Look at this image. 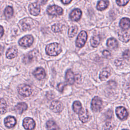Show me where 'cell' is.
<instances>
[{
	"label": "cell",
	"instance_id": "60d3db41",
	"mask_svg": "<svg viewBox=\"0 0 130 130\" xmlns=\"http://www.w3.org/2000/svg\"><path fill=\"white\" fill-rule=\"evenodd\" d=\"M0 13H1V10H0Z\"/></svg>",
	"mask_w": 130,
	"mask_h": 130
},
{
	"label": "cell",
	"instance_id": "4dcf8cb0",
	"mask_svg": "<svg viewBox=\"0 0 130 130\" xmlns=\"http://www.w3.org/2000/svg\"><path fill=\"white\" fill-rule=\"evenodd\" d=\"M110 75V74L109 72L107 71H103L100 74V79L102 81H104L109 77Z\"/></svg>",
	"mask_w": 130,
	"mask_h": 130
},
{
	"label": "cell",
	"instance_id": "d6986e66",
	"mask_svg": "<svg viewBox=\"0 0 130 130\" xmlns=\"http://www.w3.org/2000/svg\"><path fill=\"white\" fill-rule=\"evenodd\" d=\"M17 54V49L15 47H11L7 50L6 55L8 58L12 59L16 57Z\"/></svg>",
	"mask_w": 130,
	"mask_h": 130
},
{
	"label": "cell",
	"instance_id": "603a6c76",
	"mask_svg": "<svg viewBox=\"0 0 130 130\" xmlns=\"http://www.w3.org/2000/svg\"><path fill=\"white\" fill-rule=\"evenodd\" d=\"M100 43V37L96 35L93 36L90 39V44L93 47H96Z\"/></svg>",
	"mask_w": 130,
	"mask_h": 130
},
{
	"label": "cell",
	"instance_id": "d4e9b609",
	"mask_svg": "<svg viewBox=\"0 0 130 130\" xmlns=\"http://www.w3.org/2000/svg\"><path fill=\"white\" fill-rule=\"evenodd\" d=\"M7 111V104L5 100L0 98V114H5Z\"/></svg>",
	"mask_w": 130,
	"mask_h": 130
},
{
	"label": "cell",
	"instance_id": "44dd1931",
	"mask_svg": "<svg viewBox=\"0 0 130 130\" xmlns=\"http://www.w3.org/2000/svg\"><path fill=\"white\" fill-rule=\"evenodd\" d=\"M107 45L111 49H116L118 47V42L115 38H111L108 40Z\"/></svg>",
	"mask_w": 130,
	"mask_h": 130
},
{
	"label": "cell",
	"instance_id": "8992f818",
	"mask_svg": "<svg viewBox=\"0 0 130 130\" xmlns=\"http://www.w3.org/2000/svg\"><path fill=\"white\" fill-rule=\"evenodd\" d=\"M34 42V38L31 35H27L23 38H21L18 43L22 47H28L31 46Z\"/></svg>",
	"mask_w": 130,
	"mask_h": 130
},
{
	"label": "cell",
	"instance_id": "836d02e7",
	"mask_svg": "<svg viewBox=\"0 0 130 130\" xmlns=\"http://www.w3.org/2000/svg\"><path fill=\"white\" fill-rule=\"evenodd\" d=\"M66 84L64 83H60L57 85V89L60 92H62Z\"/></svg>",
	"mask_w": 130,
	"mask_h": 130
},
{
	"label": "cell",
	"instance_id": "3957f363",
	"mask_svg": "<svg viewBox=\"0 0 130 130\" xmlns=\"http://www.w3.org/2000/svg\"><path fill=\"white\" fill-rule=\"evenodd\" d=\"M18 93L24 97H27L30 95L32 90L31 87L26 84H21L18 87Z\"/></svg>",
	"mask_w": 130,
	"mask_h": 130
},
{
	"label": "cell",
	"instance_id": "8d00e7d4",
	"mask_svg": "<svg viewBox=\"0 0 130 130\" xmlns=\"http://www.w3.org/2000/svg\"><path fill=\"white\" fill-rule=\"evenodd\" d=\"M36 1H37V3L38 4L44 5L46 3V2H47L48 0H36Z\"/></svg>",
	"mask_w": 130,
	"mask_h": 130
},
{
	"label": "cell",
	"instance_id": "5bb4252c",
	"mask_svg": "<svg viewBox=\"0 0 130 130\" xmlns=\"http://www.w3.org/2000/svg\"><path fill=\"white\" fill-rule=\"evenodd\" d=\"M82 15V12L79 9H74L72 11L70 15V18L72 21H78Z\"/></svg>",
	"mask_w": 130,
	"mask_h": 130
},
{
	"label": "cell",
	"instance_id": "74e56055",
	"mask_svg": "<svg viewBox=\"0 0 130 130\" xmlns=\"http://www.w3.org/2000/svg\"><path fill=\"white\" fill-rule=\"evenodd\" d=\"M61 1V2L65 4V5H67V4H69L71 3V2L72 1V0H60Z\"/></svg>",
	"mask_w": 130,
	"mask_h": 130
},
{
	"label": "cell",
	"instance_id": "83f0119b",
	"mask_svg": "<svg viewBox=\"0 0 130 130\" xmlns=\"http://www.w3.org/2000/svg\"><path fill=\"white\" fill-rule=\"evenodd\" d=\"M63 25L60 23H56L53 25L51 27V29L53 31L55 32H58L61 31L63 29Z\"/></svg>",
	"mask_w": 130,
	"mask_h": 130
},
{
	"label": "cell",
	"instance_id": "d590c367",
	"mask_svg": "<svg viewBox=\"0 0 130 130\" xmlns=\"http://www.w3.org/2000/svg\"><path fill=\"white\" fill-rule=\"evenodd\" d=\"M103 54L104 56L105 57H108L109 56L111 55V53L108 51V50H104L103 52Z\"/></svg>",
	"mask_w": 130,
	"mask_h": 130
},
{
	"label": "cell",
	"instance_id": "277c9868",
	"mask_svg": "<svg viewBox=\"0 0 130 130\" xmlns=\"http://www.w3.org/2000/svg\"><path fill=\"white\" fill-rule=\"evenodd\" d=\"M87 39V35L85 31H81L78 35L76 41V45L79 48L82 47L85 44Z\"/></svg>",
	"mask_w": 130,
	"mask_h": 130
},
{
	"label": "cell",
	"instance_id": "5b68a950",
	"mask_svg": "<svg viewBox=\"0 0 130 130\" xmlns=\"http://www.w3.org/2000/svg\"><path fill=\"white\" fill-rule=\"evenodd\" d=\"M47 12L49 15L53 16H58L62 14L63 10L61 8L58 6L53 5L48 7Z\"/></svg>",
	"mask_w": 130,
	"mask_h": 130
},
{
	"label": "cell",
	"instance_id": "484cf974",
	"mask_svg": "<svg viewBox=\"0 0 130 130\" xmlns=\"http://www.w3.org/2000/svg\"><path fill=\"white\" fill-rule=\"evenodd\" d=\"M82 105L79 101H75L73 105V109L74 111L76 113H79L82 109Z\"/></svg>",
	"mask_w": 130,
	"mask_h": 130
},
{
	"label": "cell",
	"instance_id": "f546056e",
	"mask_svg": "<svg viewBox=\"0 0 130 130\" xmlns=\"http://www.w3.org/2000/svg\"><path fill=\"white\" fill-rule=\"evenodd\" d=\"M46 125H47V127L48 129H58V127L57 126V125H56V123L53 121V120H49L46 123Z\"/></svg>",
	"mask_w": 130,
	"mask_h": 130
},
{
	"label": "cell",
	"instance_id": "ffe728a7",
	"mask_svg": "<svg viewBox=\"0 0 130 130\" xmlns=\"http://www.w3.org/2000/svg\"><path fill=\"white\" fill-rule=\"evenodd\" d=\"M120 26L124 30L128 29L130 27V20L127 18H123L119 22Z\"/></svg>",
	"mask_w": 130,
	"mask_h": 130
},
{
	"label": "cell",
	"instance_id": "2e32d148",
	"mask_svg": "<svg viewBox=\"0 0 130 130\" xmlns=\"http://www.w3.org/2000/svg\"><path fill=\"white\" fill-rule=\"evenodd\" d=\"M118 35L119 40L122 42H127L130 39V35L128 32L126 31H119L118 33Z\"/></svg>",
	"mask_w": 130,
	"mask_h": 130
},
{
	"label": "cell",
	"instance_id": "7a4b0ae2",
	"mask_svg": "<svg viewBox=\"0 0 130 130\" xmlns=\"http://www.w3.org/2000/svg\"><path fill=\"white\" fill-rule=\"evenodd\" d=\"M19 24L23 31H27L35 27V21L31 18H25L19 22Z\"/></svg>",
	"mask_w": 130,
	"mask_h": 130
},
{
	"label": "cell",
	"instance_id": "30bf717a",
	"mask_svg": "<svg viewBox=\"0 0 130 130\" xmlns=\"http://www.w3.org/2000/svg\"><path fill=\"white\" fill-rule=\"evenodd\" d=\"M36 123L33 119L27 117L23 121V126L26 129H32L35 128Z\"/></svg>",
	"mask_w": 130,
	"mask_h": 130
},
{
	"label": "cell",
	"instance_id": "7402d4cb",
	"mask_svg": "<svg viewBox=\"0 0 130 130\" xmlns=\"http://www.w3.org/2000/svg\"><path fill=\"white\" fill-rule=\"evenodd\" d=\"M109 5L108 0H100L98 2L96 8L99 11H103L106 9Z\"/></svg>",
	"mask_w": 130,
	"mask_h": 130
},
{
	"label": "cell",
	"instance_id": "d6a6232c",
	"mask_svg": "<svg viewBox=\"0 0 130 130\" xmlns=\"http://www.w3.org/2000/svg\"><path fill=\"white\" fill-rule=\"evenodd\" d=\"M122 56L125 59H128L130 58V49H127L125 50L123 53Z\"/></svg>",
	"mask_w": 130,
	"mask_h": 130
},
{
	"label": "cell",
	"instance_id": "e575fe53",
	"mask_svg": "<svg viewBox=\"0 0 130 130\" xmlns=\"http://www.w3.org/2000/svg\"><path fill=\"white\" fill-rule=\"evenodd\" d=\"M112 114H113V112L110 109L108 111H107L106 113H105V116L107 119H110L111 118L112 116Z\"/></svg>",
	"mask_w": 130,
	"mask_h": 130
},
{
	"label": "cell",
	"instance_id": "52a82bcc",
	"mask_svg": "<svg viewBox=\"0 0 130 130\" xmlns=\"http://www.w3.org/2000/svg\"><path fill=\"white\" fill-rule=\"evenodd\" d=\"M102 101L98 96H95L92 100L91 108L93 111L98 112L101 110L102 106Z\"/></svg>",
	"mask_w": 130,
	"mask_h": 130
},
{
	"label": "cell",
	"instance_id": "4316f807",
	"mask_svg": "<svg viewBox=\"0 0 130 130\" xmlns=\"http://www.w3.org/2000/svg\"><path fill=\"white\" fill-rule=\"evenodd\" d=\"M13 15V8L10 7H7L5 10V15L7 19H9L12 17Z\"/></svg>",
	"mask_w": 130,
	"mask_h": 130
},
{
	"label": "cell",
	"instance_id": "cb8c5ba5",
	"mask_svg": "<svg viewBox=\"0 0 130 130\" xmlns=\"http://www.w3.org/2000/svg\"><path fill=\"white\" fill-rule=\"evenodd\" d=\"M32 52H33V51L31 52H29L28 54L24 56V57L23 58V61L25 63H30L34 60V59L35 58V55L33 54L34 53H32Z\"/></svg>",
	"mask_w": 130,
	"mask_h": 130
},
{
	"label": "cell",
	"instance_id": "7c38bea8",
	"mask_svg": "<svg viewBox=\"0 0 130 130\" xmlns=\"http://www.w3.org/2000/svg\"><path fill=\"white\" fill-rule=\"evenodd\" d=\"M79 117L80 120L83 123H86L89 120V115L87 109L82 108L79 113Z\"/></svg>",
	"mask_w": 130,
	"mask_h": 130
},
{
	"label": "cell",
	"instance_id": "9a60e30c",
	"mask_svg": "<svg viewBox=\"0 0 130 130\" xmlns=\"http://www.w3.org/2000/svg\"><path fill=\"white\" fill-rule=\"evenodd\" d=\"M4 123L5 126L8 128H11L15 125L16 123V120L14 117L9 116L5 119Z\"/></svg>",
	"mask_w": 130,
	"mask_h": 130
},
{
	"label": "cell",
	"instance_id": "ab89813d",
	"mask_svg": "<svg viewBox=\"0 0 130 130\" xmlns=\"http://www.w3.org/2000/svg\"><path fill=\"white\" fill-rule=\"evenodd\" d=\"M4 50V47L2 46V45H0V55L2 54Z\"/></svg>",
	"mask_w": 130,
	"mask_h": 130
},
{
	"label": "cell",
	"instance_id": "6da1fadb",
	"mask_svg": "<svg viewBox=\"0 0 130 130\" xmlns=\"http://www.w3.org/2000/svg\"><path fill=\"white\" fill-rule=\"evenodd\" d=\"M62 51L61 46L57 43H53L48 45L46 48V52L48 55L55 56Z\"/></svg>",
	"mask_w": 130,
	"mask_h": 130
},
{
	"label": "cell",
	"instance_id": "ba28073f",
	"mask_svg": "<svg viewBox=\"0 0 130 130\" xmlns=\"http://www.w3.org/2000/svg\"><path fill=\"white\" fill-rule=\"evenodd\" d=\"M115 112L117 117L122 120L126 119L128 116V112L126 109L123 107H118L116 108Z\"/></svg>",
	"mask_w": 130,
	"mask_h": 130
},
{
	"label": "cell",
	"instance_id": "9c48e42d",
	"mask_svg": "<svg viewBox=\"0 0 130 130\" xmlns=\"http://www.w3.org/2000/svg\"><path fill=\"white\" fill-rule=\"evenodd\" d=\"M63 106L62 103L57 100L53 101L50 105L51 110L55 113L60 112L63 110Z\"/></svg>",
	"mask_w": 130,
	"mask_h": 130
},
{
	"label": "cell",
	"instance_id": "e0dca14e",
	"mask_svg": "<svg viewBox=\"0 0 130 130\" xmlns=\"http://www.w3.org/2000/svg\"><path fill=\"white\" fill-rule=\"evenodd\" d=\"M66 80L69 84H73L75 82V75L70 69L67 70L66 72Z\"/></svg>",
	"mask_w": 130,
	"mask_h": 130
},
{
	"label": "cell",
	"instance_id": "8fae6325",
	"mask_svg": "<svg viewBox=\"0 0 130 130\" xmlns=\"http://www.w3.org/2000/svg\"><path fill=\"white\" fill-rule=\"evenodd\" d=\"M29 10L31 15L37 16L40 12V5L37 3H32L29 6Z\"/></svg>",
	"mask_w": 130,
	"mask_h": 130
},
{
	"label": "cell",
	"instance_id": "1f68e13d",
	"mask_svg": "<svg viewBox=\"0 0 130 130\" xmlns=\"http://www.w3.org/2000/svg\"><path fill=\"white\" fill-rule=\"evenodd\" d=\"M116 1L118 6H125L128 3L129 0H116Z\"/></svg>",
	"mask_w": 130,
	"mask_h": 130
},
{
	"label": "cell",
	"instance_id": "ac0fdd59",
	"mask_svg": "<svg viewBox=\"0 0 130 130\" xmlns=\"http://www.w3.org/2000/svg\"><path fill=\"white\" fill-rule=\"evenodd\" d=\"M27 109V105L25 103H19L16 105L14 110L16 113L22 114L24 111Z\"/></svg>",
	"mask_w": 130,
	"mask_h": 130
},
{
	"label": "cell",
	"instance_id": "4fadbf2b",
	"mask_svg": "<svg viewBox=\"0 0 130 130\" xmlns=\"http://www.w3.org/2000/svg\"><path fill=\"white\" fill-rule=\"evenodd\" d=\"M33 75L38 80H42L46 76V73L44 69L42 68H37L34 72Z\"/></svg>",
	"mask_w": 130,
	"mask_h": 130
},
{
	"label": "cell",
	"instance_id": "f35d334b",
	"mask_svg": "<svg viewBox=\"0 0 130 130\" xmlns=\"http://www.w3.org/2000/svg\"><path fill=\"white\" fill-rule=\"evenodd\" d=\"M4 34V28L2 26L0 25V38H1Z\"/></svg>",
	"mask_w": 130,
	"mask_h": 130
},
{
	"label": "cell",
	"instance_id": "f1b7e54d",
	"mask_svg": "<svg viewBox=\"0 0 130 130\" xmlns=\"http://www.w3.org/2000/svg\"><path fill=\"white\" fill-rule=\"evenodd\" d=\"M78 27L76 26H71L68 30V35L70 37H74L77 34Z\"/></svg>",
	"mask_w": 130,
	"mask_h": 130
}]
</instances>
